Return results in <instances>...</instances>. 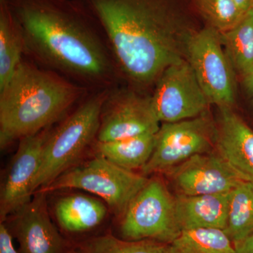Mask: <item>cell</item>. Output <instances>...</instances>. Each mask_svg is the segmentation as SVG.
Here are the masks:
<instances>
[{
	"label": "cell",
	"mask_w": 253,
	"mask_h": 253,
	"mask_svg": "<svg viewBox=\"0 0 253 253\" xmlns=\"http://www.w3.org/2000/svg\"><path fill=\"white\" fill-rule=\"evenodd\" d=\"M22 32L24 56L89 92L122 77L99 24L77 0H6Z\"/></svg>",
	"instance_id": "obj_1"
},
{
	"label": "cell",
	"mask_w": 253,
	"mask_h": 253,
	"mask_svg": "<svg viewBox=\"0 0 253 253\" xmlns=\"http://www.w3.org/2000/svg\"><path fill=\"white\" fill-rule=\"evenodd\" d=\"M96 20L122 77L137 85L158 81L186 59L194 32L169 0H77Z\"/></svg>",
	"instance_id": "obj_2"
},
{
	"label": "cell",
	"mask_w": 253,
	"mask_h": 253,
	"mask_svg": "<svg viewBox=\"0 0 253 253\" xmlns=\"http://www.w3.org/2000/svg\"><path fill=\"white\" fill-rule=\"evenodd\" d=\"M89 93L24 56L0 89L1 149L49 127Z\"/></svg>",
	"instance_id": "obj_3"
},
{
	"label": "cell",
	"mask_w": 253,
	"mask_h": 253,
	"mask_svg": "<svg viewBox=\"0 0 253 253\" xmlns=\"http://www.w3.org/2000/svg\"><path fill=\"white\" fill-rule=\"evenodd\" d=\"M109 89L89 93L77 109L50 130L41 168L33 185V195L76 165L97 139L101 108Z\"/></svg>",
	"instance_id": "obj_4"
},
{
	"label": "cell",
	"mask_w": 253,
	"mask_h": 253,
	"mask_svg": "<svg viewBox=\"0 0 253 253\" xmlns=\"http://www.w3.org/2000/svg\"><path fill=\"white\" fill-rule=\"evenodd\" d=\"M149 179L144 174L125 169L99 155L70 168L39 192L81 189L101 198L118 215H123L133 198ZM36 191V192H37Z\"/></svg>",
	"instance_id": "obj_5"
},
{
	"label": "cell",
	"mask_w": 253,
	"mask_h": 253,
	"mask_svg": "<svg viewBox=\"0 0 253 253\" xmlns=\"http://www.w3.org/2000/svg\"><path fill=\"white\" fill-rule=\"evenodd\" d=\"M121 217V234L127 241L153 240L171 244L181 233L175 196L158 176L149 179Z\"/></svg>",
	"instance_id": "obj_6"
},
{
	"label": "cell",
	"mask_w": 253,
	"mask_h": 253,
	"mask_svg": "<svg viewBox=\"0 0 253 253\" xmlns=\"http://www.w3.org/2000/svg\"><path fill=\"white\" fill-rule=\"evenodd\" d=\"M215 139L216 124L206 112L191 119L163 123L141 174H165L196 155L212 152Z\"/></svg>",
	"instance_id": "obj_7"
},
{
	"label": "cell",
	"mask_w": 253,
	"mask_h": 253,
	"mask_svg": "<svg viewBox=\"0 0 253 253\" xmlns=\"http://www.w3.org/2000/svg\"><path fill=\"white\" fill-rule=\"evenodd\" d=\"M186 61L210 104L231 107L236 96L234 68L223 50L220 33L210 26L194 32L188 42Z\"/></svg>",
	"instance_id": "obj_8"
},
{
	"label": "cell",
	"mask_w": 253,
	"mask_h": 253,
	"mask_svg": "<svg viewBox=\"0 0 253 253\" xmlns=\"http://www.w3.org/2000/svg\"><path fill=\"white\" fill-rule=\"evenodd\" d=\"M156 84L151 101L160 122H179L207 112L211 104L186 60L166 68Z\"/></svg>",
	"instance_id": "obj_9"
},
{
	"label": "cell",
	"mask_w": 253,
	"mask_h": 253,
	"mask_svg": "<svg viewBox=\"0 0 253 253\" xmlns=\"http://www.w3.org/2000/svg\"><path fill=\"white\" fill-rule=\"evenodd\" d=\"M160 123L151 96H141L116 86L109 89L101 108L96 141L123 140L156 134Z\"/></svg>",
	"instance_id": "obj_10"
},
{
	"label": "cell",
	"mask_w": 253,
	"mask_h": 253,
	"mask_svg": "<svg viewBox=\"0 0 253 253\" xmlns=\"http://www.w3.org/2000/svg\"><path fill=\"white\" fill-rule=\"evenodd\" d=\"M50 130L51 126L20 140L1 180V222L31 201L33 183L41 168L43 149Z\"/></svg>",
	"instance_id": "obj_11"
},
{
	"label": "cell",
	"mask_w": 253,
	"mask_h": 253,
	"mask_svg": "<svg viewBox=\"0 0 253 253\" xmlns=\"http://www.w3.org/2000/svg\"><path fill=\"white\" fill-rule=\"evenodd\" d=\"M165 174L176 195L182 196L229 192L243 181L214 151L196 155Z\"/></svg>",
	"instance_id": "obj_12"
},
{
	"label": "cell",
	"mask_w": 253,
	"mask_h": 253,
	"mask_svg": "<svg viewBox=\"0 0 253 253\" xmlns=\"http://www.w3.org/2000/svg\"><path fill=\"white\" fill-rule=\"evenodd\" d=\"M214 151L241 180L253 183V130L231 107H219Z\"/></svg>",
	"instance_id": "obj_13"
},
{
	"label": "cell",
	"mask_w": 253,
	"mask_h": 253,
	"mask_svg": "<svg viewBox=\"0 0 253 253\" xmlns=\"http://www.w3.org/2000/svg\"><path fill=\"white\" fill-rule=\"evenodd\" d=\"M46 194L37 191L29 203L12 214L21 253H61L62 240L49 217Z\"/></svg>",
	"instance_id": "obj_14"
},
{
	"label": "cell",
	"mask_w": 253,
	"mask_h": 253,
	"mask_svg": "<svg viewBox=\"0 0 253 253\" xmlns=\"http://www.w3.org/2000/svg\"><path fill=\"white\" fill-rule=\"evenodd\" d=\"M229 192L198 196H175L176 221L181 231L199 228L225 230Z\"/></svg>",
	"instance_id": "obj_15"
},
{
	"label": "cell",
	"mask_w": 253,
	"mask_h": 253,
	"mask_svg": "<svg viewBox=\"0 0 253 253\" xmlns=\"http://www.w3.org/2000/svg\"><path fill=\"white\" fill-rule=\"evenodd\" d=\"M107 212L102 201L82 194L66 195L54 205L56 220L69 232H82L96 227L104 221Z\"/></svg>",
	"instance_id": "obj_16"
},
{
	"label": "cell",
	"mask_w": 253,
	"mask_h": 253,
	"mask_svg": "<svg viewBox=\"0 0 253 253\" xmlns=\"http://www.w3.org/2000/svg\"><path fill=\"white\" fill-rule=\"evenodd\" d=\"M24 57L22 32L6 0H0V89L9 83Z\"/></svg>",
	"instance_id": "obj_17"
},
{
	"label": "cell",
	"mask_w": 253,
	"mask_h": 253,
	"mask_svg": "<svg viewBox=\"0 0 253 253\" xmlns=\"http://www.w3.org/2000/svg\"><path fill=\"white\" fill-rule=\"evenodd\" d=\"M156 134H146L113 141H95L96 154L120 167L134 171L142 169L154 152Z\"/></svg>",
	"instance_id": "obj_18"
},
{
	"label": "cell",
	"mask_w": 253,
	"mask_h": 253,
	"mask_svg": "<svg viewBox=\"0 0 253 253\" xmlns=\"http://www.w3.org/2000/svg\"><path fill=\"white\" fill-rule=\"evenodd\" d=\"M228 59L243 76L253 67V11L252 8L230 31L220 33Z\"/></svg>",
	"instance_id": "obj_19"
},
{
	"label": "cell",
	"mask_w": 253,
	"mask_h": 253,
	"mask_svg": "<svg viewBox=\"0 0 253 253\" xmlns=\"http://www.w3.org/2000/svg\"><path fill=\"white\" fill-rule=\"evenodd\" d=\"M225 232L234 244L253 233V183L242 181L230 191Z\"/></svg>",
	"instance_id": "obj_20"
},
{
	"label": "cell",
	"mask_w": 253,
	"mask_h": 253,
	"mask_svg": "<svg viewBox=\"0 0 253 253\" xmlns=\"http://www.w3.org/2000/svg\"><path fill=\"white\" fill-rule=\"evenodd\" d=\"M171 245L176 253H236L225 231L214 228L181 231Z\"/></svg>",
	"instance_id": "obj_21"
},
{
	"label": "cell",
	"mask_w": 253,
	"mask_h": 253,
	"mask_svg": "<svg viewBox=\"0 0 253 253\" xmlns=\"http://www.w3.org/2000/svg\"><path fill=\"white\" fill-rule=\"evenodd\" d=\"M75 253H176L171 244L153 240L127 241L111 235L99 236L82 244Z\"/></svg>",
	"instance_id": "obj_22"
},
{
	"label": "cell",
	"mask_w": 253,
	"mask_h": 253,
	"mask_svg": "<svg viewBox=\"0 0 253 253\" xmlns=\"http://www.w3.org/2000/svg\"><path fill=\"white\" fill-rule=\"evenodd\" d=\"M200 14L210 27L224 33L235 27L244 17L234 0H195Z\"/></svg>",
	"instance_id": "obj_23"
},
{
	"label": "cell",
	"mask_w": 253,
	"mask_h": 253,
	"mask_svg": "<svg viewBox=\"0 0 253 253\" xmlns=\"http://www.w3.org/2000/svg\"><path fill=\"white\" fill-rule=\"evenodd\" d=\"M0 253H18L13 246L12 236L4 222L0 224Z\"/></svg>",
	"instance_id": "obj_24"
},
{
	"label": "cell",
	"mask_w": 253,
	"mask_h": 253,
	"mask_svg": "<svg viewBox=\"0 0 253 253\" xmlns=\"http://www.w3.org/2000/svg\"><path fill=\"white\" fill-rule=\"evenodd\" d=\"M236 253H253V233L246 239L234 244Z\"/></svg>",
	"instance_id": "obj_25"
},
{
	"label": "cell",
	"mask_w": 253,
	"mask_h": 253,
	"mask_svg": "<svg viewBox=\"0 0 253 253\" xmlns=\"http://www.w3.org/2000/svg\"><path fill=\"white\" fill-rule=\"evenodd\" d=\"M243 12L246 14L252 8L253 0H234Z\"/></svg>",
	"instance_id": "obj_26"
},
{
	"label": "cell",
	"mask_w": 253,
	"mask_h": 253,
	"mask_svg": "<svg viewBox=\"0 0 253 253\" xmlns=\"http://www.w3.org/2000/svg\"><path fill=\"white\" fill-rule=\"evenodd\" d=\"M245 83L253 94V67L244 76Z\"/></svg>",
	"instance_id": "obj_27"
},
{
	"label": "cell",
	"mask_w": 253,
	"mask_h": 253,
	"mask_svg": "<svg viewBox=\"0 0 253 253\" xmlns=\"http://www.w3.org/2000/svg\"><path fill=\"white\" fill-rule=\"evenodd\" d=\"M252 9H253V6H252Z\"/></svg>",
	"instance_id": "obj_28"
}]
</instances>
